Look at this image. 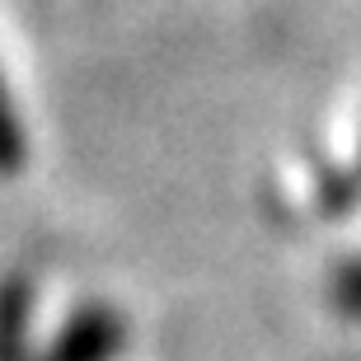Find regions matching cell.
Wrapping results in <instances>:
<instances>
[{
  "label": "cell",
  "mask_w": 361,
  "mask_h": 361,
  "mask_svg": "<svg viewBox=\"0 0 361 361\" xmlns=\"http://www.w3.org/2000/svg\"><path fill=\"white\" fill-rule=\"evenodd\" d=\"M122 348H127V324L108 305H90L61 329L42 361H113Z\"/></svg>",
  "instance_id": "cell-1"
},
{
  "label": "cell",
  "mask_w": 361,
  "mask_h": 361,
  "mask_svg": "<svg viewBox=\"0 0 361 361\" xmlns=\"http://www.w3.org/2000/svg\"><path fill=\"white\" fill-rule=\"evenodd\" d=\"M28 155V141H24V127L14 118V104H10V90L0 80V174H14Z\"/></svg>",
  "instance_id": "cell-2"
},
{
  "label": "cell",
  "mask_w": 361,
  "mask_h": 361,
  "mask_svg": "<svg viewBox=\"0 0 361 361\" xmlns=\"http://www.w3.org/2000/svg\"><path fill=\"white\" fill-rule=\"evenodd\" d=\"M338 300H343L352 314H361V263L343 268V277H338Z\"/></svg>",
  "instance_id": "cell-3"
}]
</instances>
